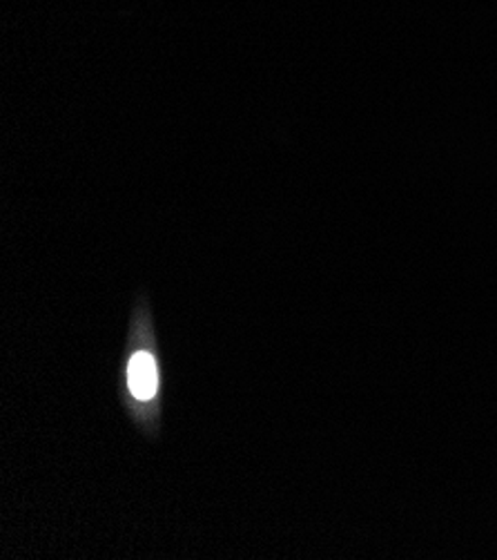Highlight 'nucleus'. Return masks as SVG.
Masks as SVG:
<instances>
[{
  "instance_id": "1",
  "label": "nucleus",
  "mask_w": 497,
  "mask_h": 560,
  "mask_svg": "<svg viewBox=\"0 0 497 560\" xmlns=\"http://www.w3.org/2000/svg\"><path fill=\"white\" fill-rule=\"evenodd\" d=\"M128 386L139 400H150L158 390V371L150 353H137L128 364Z\"/></svg>"
}]
</instances>
